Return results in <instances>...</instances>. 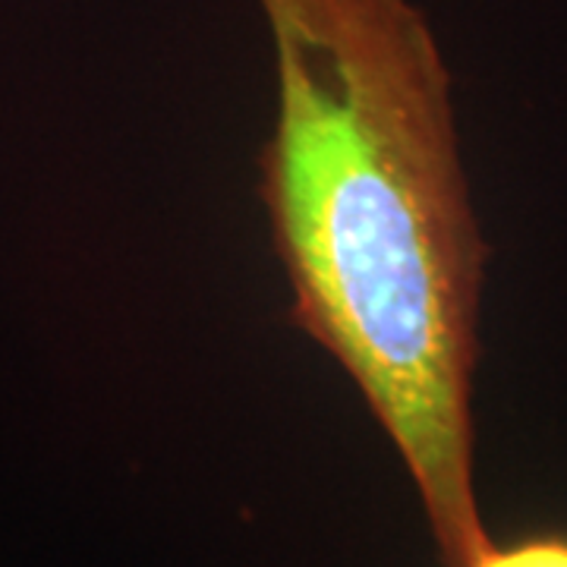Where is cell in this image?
I'll return each instance as SVG.
<instances>
[{
    "mask_svg": "<svg viewBox=\"0 0 567 567\" xmlns=\"http://www.w3.org/2000/svg\"><path fill=\"white\" fill-rule=\"evenodd\" d=\"M256 7L275 63L259 196L290 322L341 363L398 447L442 567H473L492 543L473 476L488 246L445 54L413 0Z\"/></svg>",
    "mask_w": 567,
    "mask_h": 567,
    "instance_id": "6da1fadb",
    "label": "cell"
},
{
    "mask_svg": "<svg viewBox=\"0 0 567 567\" xmlns=\"http://www.w3.org/2000/svg\"><path fill=\"white\" fill-rule=\"evenodd\" d=\"M473 567H567V529H533L488 543Z\"/></svg>",
    "mask_w": 567,
    "mask_h": 567,
    "instance_id": "7a4b0ae2",
    "label": "cell"
}]
</instances>
